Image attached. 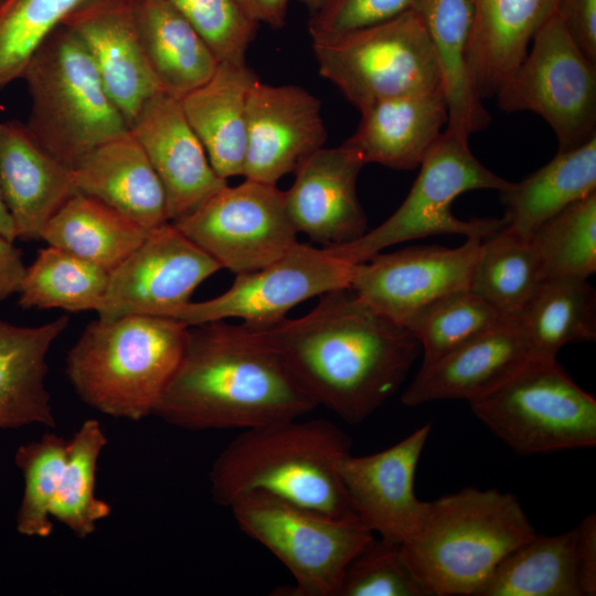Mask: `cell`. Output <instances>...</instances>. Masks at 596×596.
<instances>
[{
    "label": "cell",
    "instance_id": "cell-1",
    "mask_svg": "<svg viewBox=\"0 0 596 596\" xmlns=\"http://www.w3.org/2000/svg\"><path fill=\"white\" fill-rule=\"evenodd\" d=\"M255 329L317 406L352 425L365 421L401 387L422 352L409 330L376 311L350 286L321 295L300 318Z\"/></svg>",
    "mask_w": 596,
    "mask_h": 596
},
{
    "label": "cell",
    "instance_id": "cell-2",
    "mask_svg": "<svg viewBox=\"0 0 596 596\" xmlns=\"http://www.w3.org/2000/svg\"><path fill=\"white\" fill-rule=\"evenodd\" d=\"M317 404L253 327L190 326L181 361L152 415L187 430L248 429L299 418Z\"/></svg>",
    "mask_w": 596,
    "mask_h": 596
},
{
    "label": "cell",
    "instance_id": "cell-3",
    "mask_svg": "<svg viewBox=\"0 0 596 596\" xmlns=\"http://www.w3.org/2000/svg\"><path fill=\"white\" fill-rule=\"evenodd\" d=\"M351 440L326 419L275 422L244 429L210 471L214 501L230 508L264 492L337 519L356 517L338 472Z\"/></svg>",
    "mask_w": 596,
    "mask_h": 596
},
{
    "label": "cell",
    "instance_id": "cell-4",
    "mask_svg": "<svg viewBox=\"0 0 596 596\" xmlns=\"http://www.w3.org/2000/svg\"><path fill=\"white\" fill-rule=\"evenodd\" d=\"M534 534L513 494L470 487L428 502L401 550L427 596H476L501 560Z\"/></svg>",
    "mask_w": 596,
    "mask_h": 596
},
{
    "label": "cell",
    "instance_id": "cell-5",
    "mask_svg": "<svg viewBox=\"0 0 596 596\" xmlns=\"http://www.w3.org/2000/svg\"><path fill=\"white\" fill-rule=\"evenodd\" d=\"M189 326L164 316L130 315L88 323L66 356L78 397L105 415L140 421L174 374Z\"/></svg>",
    "mask_w": 596,
    "mask_h": 596
},
{
    "label": "cell",
    "instance_id": "cell-6",
    "mask_svg": "<svg viewBox=\"0 0 596 596\" xmlns=\"http://www.w3.org/2000/svg\"><path fill=\"white\" fill-rule=\"evenodd\" d=\"M22 79L30 96L26 128L68 167L130 129L85 46L63 24L34 53Z\"/></svg>",
    "mask_w": 596,
    "mask_h": 596
},
{
    "label": "cell",
    "instance_id": "cell-7",
    "mask_svg": "<svg viewBox=\"0 0 596 596\" xmlns=\"http://www.w3.org/2000/svg\"><path fill=\"white\" fill-rule=\"evenodd\" d=\"M412 189L397 210L358 240L327 248L351 264L365 262L382 249L439 234L487 238L507 225L502 219L460 220L451 204L472 190H504L510 181L487 169L471 152L468 140L444 130L422 160Z\"/></svg>",
    "mask_w": 596,
    "mask_h": 596
},
{
    "label": "cell",
    "instance_id": "cell-8",
    "mask_svg": "<svg viewBox=\"0 0 596 596\" xmlns=\"http://www.w3.org/2000/svg\"><path fill=\"white\" fill-rule=\"evenodd\" d=\"M470 406L479 421L520 455L596 444V401L556 359L531 358Z\"/></svg>",
    "mask_w": 596,
    "mask_h": 596
},
{
    "label": "cell",
    "instance_id": "cell-9",
    "mask_svg": "<svg viewBox=\"0 0 596 596\" xmlns=\"http://www.w3.org/2000/svg\"><path fill=\"white\" fill-rule=\"evenodd\" d=\"M312 50L320 75L359 110L389 97L444 91L435 50L413 9L379 24L313 39Z\"/></svg>",
    "mask_w": 596,
    "mask_h": 596
},
{
    "label": "cell",
    "instance_id": "cell-10",
    "mask_svg": "<svg viewBox=\"0 0 596 596\" xmlns=\"http://www.w3.org/2000/svg\"><path fill=\"white\" fill-rule=\"evenodd\" d=\"M230 509L241 530L291 573L287 595L338 596L348 564L374 539L358 517L332 518L264 492L242 496Z\"/></svg>",
    "mask_w": 596,
    "mask_h": 596
},
{
    "label": "cell",
    "instance_id": "cell-11",
    "mask_svg": "<svg viewBox=\"0 0 596 596\" xmlns=\"http://www.w3.org/2000/svg\"><path fill=\"white\" fill-rule=\"evenodd\" d=\"M504 111L529 110L553 129L558 151L596 135V63L555 12L536 31L526 56L496 95Z\"/></svg>",
    "mask_w": 596,
    "mask_h": 596
},
{
    "label": "cell",
    "instance_id": "cell-12",
    "mask_svg": "<svg viewBox=\"0 0 596 596\" xmlns=\"http://www.w3.org/2000/svg\"><path fill=\"white\" fill-rule=\"evenodd\" d=\"M173 224L235 274L278 259L297 243L298 234L287 213L285 191L251 179L226 184Z\"/></svg>",
    "mask_w": 596,
    "mask_h": 596
},
{
    "label": "cell",
    "instance_id": "cell-13",
    "mask_svg": "<svg viewBox=\"0 0 596 596\" xmlns=\"http://www.w3.org/2000/svg\"><path fill=\"white\" fill-rule=\"evenodd\" d=\"M354 264L327 248L296 243L273 263L236 274L222 295L200 302L190 301L168 317L187 326L238 318L254 328L272 326L300 302L334 289L349 287Z\"/></svg>",
    "mask_w": 596,
    "mask_h": 596
},
{
    "label": "cell",
    "instance_id": "cell-14",
    "mask_svg": "<svg viewBox=\"0 0 596 596\" xmlns=\"http://www.w3.org/2000/svg\"><path fill=\"white\" fill-rule=\"evenodd\" d=\"M221 265L173 223L153 228L147 238L109 272L106 292L96 310L111 321L130 315L168 317Z\"/></svg>",
    "mask_w": 596,
    "mask_h": 596
},
{
    "label": "cell",
    "instance_id": "cell-15",
    "mask_svg": "<svg viewBox=\"0 0 596 596\" xmlns=\"http://www.w3.org/2000/svg\"><path fill=\"white\" fill-rule=\"evenodd\" d=\"M482 238L456 248L413 246L354 264L350 287L372 308L406 328L428 304L469 288Z\"/></svg>",
    "mask_w": 596,
    "mask_h": 596
},
{
    "label": "cell",
    "instance_id": "cell-16",
    "mask_svg": "<svg viewBox=\"0 0 596 596\" xmlns=\"http://www.w3.org/2000/svg\"><path fill=\"white\" fill-rule=\"evenodd\" d=\"M429 433L425 424L382 451L338 461L353 512L381 539L403 544L422 524L428 502L416 497L414 481Z\"/></svg>",
    "mask_w": 596,
    "mask_h": 596
},
{
    "label": "cell",
    "instance_id": "cell-17",
    "mask_svg": "<svg viewBox=\"0 0 596 596\" xmlns=\"http://www.w3.org/2000/svg\"><path fill=\"white\" fill-rule=\"evenodd\" d=\"M247 143L243 177L276 184L323 147L321 103L297 85L253 83L246 107Z\"/></svg>",
    "mask_w": 596,
    "mask_h": 596
},
{
    "label": "cell",
    "instance_id": "cell-18",
    "mask_svg": "<svg viewBox=\"0 0 596 596\" xmlns=\"http://www.w3.org/2000/svg\"><path fill=\"white\" fill-rule=\"evenodd\" d=\"M130 131L162 184L170 223L192 213L227 184L212 168L180 99L156 93L131 123Z\"/></svg>",
    "mask_w": 596,
    "mask_h": 596
},
{
    "label": "cell",
    "instance_id": "cell-19",
    "mask_svg": "<svg viewBox=\"0 0 596 596\" xmlns=\"http://www.w3.org/2000/svg\"><path fill=\"white\" fill-rule=\"evenodd\" d=\"M365 164L348 142L320 148L294 171L285 191L286 209L297 233L323 247L353 242L366 230V216L356 195V180Z\"/></svg>",
    "mask_w": 596,
    "mask_h": 596
},
{
    "label": "cell",
    "instance_id": "cell-20",
    "mask_svg": "<svg viewBox=\"0 0 596 596\" xmlns=\"http://www.w3.org/2000/svg\"><path fill=\"white\" fill-rule=\"evenodd\" d=\"M531 351L514 316L421 368L403 392L405 406L441 400L472 403L487 395L528 360Z\"/></svg>",
    "mask_w": 596,
    "mask_h": 596
},
{
    "label": "cell",
    "instance_id": "cell-21",
    "mask_svg": "<svg viewBox=\"0 0 596 596\" xmlns=\"http://www.w3.org/2000/svg\"><path fill=\"white\" fill-rule=\"evenodd\" d=\"M63 25L85 46L130 128L146 102L160 92L139 40L132 0H98L74 12Z\"/></svg>",
    "mask_w": 596,
    "mask_h": 596
},
{
    "label": "cell",
    "instance_id": "cell-22",
    "mask_svg": "<svg viewBox=\"0 0 596 596\" xmlns=\"http://www.w3.org/2000/svg\"><path fill=\"white\" fill-rule=\"evenodd\" d=\"M77 193L72 167L46 151L24 123L0 121V194L15 238L42 240L51 219Z\"/></svg>",
    "mask_w": 596,
    "mask_h": 596
},
{
    "label": "cell",
    "instance_id": "cell-23",
    "mask_svg": "<svg viewBox=\"0 0 596 596\" xmlns=\"http://www.w3.org/2000/svg\"><path fill=\"white\" fill-rule=\"evenodd\" d=\"M72 171L78 193L150 230L170 223L162 184L130 129L86 152Z\"/></svg>",
    "mask_w": 596,
    "mask_h": 596
},
{
    "label": "cell",
    "instance_id": "cell-24",
    "mask_svg": "<svg viewBox=\"0 0 596 596\" xmlns=\"http://www.w3.org/2000/svg\"><path fill=\"white\" fill-rule=\"evenodd\" d=\"M360 111L358 129L345 142L365 163L403 170L419 167L448 120L444 91L389 97Z\"/></svg>",
    "mask_w": 596,
    "mask_h": 596
},
{
    "label": "cell",
    "instance_id": "cell-25",
    "mask_svg": "<svg viewBox=\"0 0 596 596\" xmlns=\"http://www.w3.org/2000/svg\"><path fill=\"white\" fill-rule=\"evenodd\" d=\"M558 0H470L468 66L481 99L497 95L522 63Z\"/></svg>",
    "mask_w": 596,
    "mask_h": 596
},
{
    "label": "cell",
    "instance_id": "cell-26",
    "mask_svg": "<svg viewBox=\"0 0 596 596\" xmlns=\"http://www.w3.org/2000/svg\"><path fill=\"white\" fill-rule=\"evenodd\" d=\"M256 79L246 63L220 62L207 82L180 99L212 168L225 180L244 172L247 97Z\"/></svg>",
    "mask_w": 596,
    "mask_h": 596
},
{
    "label": "cell",
    "instance_id": "cell-27",
    "mask_svg": "<svg viewBox=\"0 0 596 596\" xmlns=\"http://www.w3.org/2000/svg\"><path fill=\"white\" fill-rule=\"evenodd\" d=\"M67 326L66 316L35 327L0 320V429L56 427L45 386L46 356Z\"/></svg>",
    "mask_w": 596,
    "mask_h": 596
},
{
    "label": "cell",
    "instance_id": "cell-28",
    "mask_svg": "<svg viewBox=\"0 0 596 596\" xmlns=\"http://www.w3.org/2000/svg\"><path fill=\"white\" fill-rule=\"evenodd\" d=\"M139 40L160 91L181 99L207 82L220 61L167 0H132Z\"/></svg>",
    "mask_w": 596,
    "mask_h": 596
},
{
    "label": "cell",
    "instance_id": "cell-29",
    "mask_svg": "<svg viewBox=\"0 0 596 596\" xmlns=\"http://www.w3.org/2000/svg\"><path fill=\"white\" fill-rule=\"evenodd\" d=\"M413 10L427 31L439 64L448 111L446 130L468 140L491 119L468 66L470 0H416Z\"/></svg>",
    "mask_w": 596,
    "mask_h": 596
},
{
    "label": "cell",
    "instance_id": "cell-30",
    "mask_svg": "<svg viewBox=\"0 0 596 596\" xmlns=\"http://www.w3.org/2000/svg\"><path fill=\"white\" fill-rule=\"evenodd\" d=\"M596 193V135L583 145L557 151L545 166L500 191L505 230L531 240L549 219Z\"/></svg>",
    "mask_w": 596,
    "mask_h": 596
},
{
    "label": "cell",
    "instance_id": "cell-31",
    "mask_svg": "<svg viewBox=\"0 0 596 596\" xmlns=\"http://www.w3.org/2000/svg\"><path fill=\"white\" fill-rule=\"evenodd\" d=\"M152 230L94 198L77 193L51 219L42 240L111 272Z\"/></svg>",
    "mask_w": 596,
    "mask_h": 596
},
{
    "label": "cell",
    "instance_id": "cell-32",
    "mask_svg": "<svg viewBox=\"0 0 596 596\" xmlns=\"http://www.w3.org/2000/svg\"><path fill=\"white\" fill-rule=\"evenodd\" d=\"M514 317L531 358L555 360L565 344L596 339V294L587 280L545 279Z\"/></svg>",
    "mask_w": 596,
    "mask_h": 596
},
{
    "label": "cell",
    "instance_id": "cell-33",
    "mask_svg": "<svg viewBox=\"0 0 596 596\" xmlns=\"http://www.w3.org/2000/svg\"><path fill=\"white\" fill-rule=\"evenodd\" d=\"M576 544V528L535 533L501 560L476 596H583Z\"/></svg>",
    "mask_w": 596,
    "mask_h": 596
},
{
    "label": "cell",
    "instance_id": "cell-34",
    "mask_svg": "<svg viewBox=\"0 0 596 596\" xmlns=\"http://www.w3.org/2000/svg\"><path fill=\"white\" fill-rule=\"evenodd\" d=\"M543 280L531 240L503 227L481 242L469 289L503 316H515Z\"/></svg>",
    "mask_w": 596,
    "mask_h": 596
},
{
    "label": "cell",
    "instance_id": "cell-35",
    "mask_svg": "<svg viewBox=\"0 0 596 596\" xmlns=\"http://www.w3.org/2000/svg\"><path fill=\"white\" fill-rule=\"evenodd\" d=\"M109 272L67 251L49 245L26 267L19 288L24 308H60L71 312L97 310Z\"/></svg>",
    "mask_w": 596,
    "mask_h": 596
},
{
    "label": "cell",
    "instance_id": "cell-36",
    "mask_svg": "<svg viewBox=\"0 0 596 596\" xmlns=\"http://www.w3.org/2000/svg\"><path fill=\"white\" fill-rule=\"evenodd\" d=\"M100 423L85 421L68 439L66 461L51 505V517L78 539L93 534L97 523L111 513L110 505L96 497V470L107 445Z\"/></svg>",
    "mask_w": 596,
    "mask_h": 596
},
{
    "label": "cell",
    "instance_id": "cell-37",
    "mask_svg": "<svg viewBox=\"0 0 596 596\" xmlns=\"http://www.w3.org/2000/svg\"><path fill=\"white\" fill-rule=\"evenodd\" d=\"M544 280L583 279L596 270V193L568 205L532 235Z\"/></svg>",
    "mask_w": 596,
    "mask_h": 596
},
{
    "label": "cell",
    "instance_id": "cell-38",
    "mask_svg": "<svg viewBox=\"0 0 596 596\" xmlns=\"http://www.w3.org/2000/svg\"><path fill=\"white\" fill-rule=\"evenodd\" d=\"M507 317L469 288L446 294L424 307L406 326L423 353L421 368L493 328Z\"/></svg>",
    "mask_w": 596,
    "mask_h": 596
},
{
    "label": "cell",
    "instance_id": "cell-39",
    "mask_svg": "<svg viewBox=\"0 0 596 596\" xmlns=\"http://www.w3.org/2000/svg\"><path fill=\"white\" fill-rule=\"evenodd\" d=\"M98 0H4L0 6V91L22 75L43 42Z\"/></svg>",
    "mask_w": 596,
    "mask_h": 596
},
{
    "label": "cell",
    "instance_id": "cell-40",
    "mask_svg": "<svg viewBox=\"0 0 596 596\" xmlns=\"http://www.w3.org/2000/svg\"><path fill=\"white\" fill-rule=\"evenodd\" d=\"M68 439L46 433L21 445L14 455L24 488L17 513V531L28 538L46 539L53 532L51 505L66 461Z\"/></svg>",
    "mask_w": 596,
    "mask_h": 596
},
{
    "label": "cell",
    "instance_id": "cell-41",
    "mask_svg": "<svg viewBox=\"0 0 596 596\" xmlns=\"http://www.w3.org/2000/svg\"><path fill=\"white\" fill-rule=\"evenodd\" d=\"M338 596H427L406 565L401 544L373 539L348 564Z\"/></svg>",
    "mask_w": 596,
    "mask_h": 596
},
{
    "label": "cell",
    "instance_id": "cell-42",
    "mask_svg": "<svg viewBox=\"0 0 596 596\" xmlns=\"http://www.w3.org/2000/svg\"><path fill=\"white\" fill-rule=\"evenodd\" d=\"M209 44L220 62L246 63L258 24L233 0H167Z\"/></svg>",
    "mask_w": 596,
    "mask_h": 596
},
{
    "label": "cell",
    "instance_id": "cell-43",
    "mask_svg": "<svg viewBox=\"0 0 596 596\" xmlns=\"http://www.w3.org/2000/svg\"><path fill=\"white\" fill-rule=\"evenodd\" d=\"M416 0H324L308 22L313 39L379 24L413 9Z\"/></svg>",
    "mask_w": 596,
    "mask_h": 596
},
{
    "label": "cell",
    "instance_id": "cell-44",
    "mask_svg": "<svg viewBox=\"0 0 596 596\" xmlns=\"http://www.w3.org/2000/svg\"><path fill=\"white\" fill-rule=\"evenodd\" d=\"M555 12L582 52L596 63V0H558Z\"/></svg>",
    "mask_w": 596,
    "mask_h": 596
},
{
    "label": "cell",
    "instance_id": "cell-45",
    "mask_svg": "<svg viewBox=\"0 0 596 596\" xmlns=\"http://www.w3.org/2000/svg\"><path fill=\"white\" fill-rule=\"evenodd\" d=\"M577 529L576 557L583 596L596 594V514H587Z\"/></svg>",
    "mask_w": 596,
    "mask_h": 596
},
{
    "label": "cell",
    "instance_id": "cell-46",
    "mask_svg": "<svg viewBox=\"0 0 596 596\" xmlns=\"http://www.w3.org/2000/svg\"><path fill=\"white\" fill-rule=\"evenodd\" d=\"M25 269L21 251L0 234V300L19 291Z\"/></svg>",
    "mask_w": 596,
    "mask_h": 596
},
{
    "label": "cell",
    "instance_id": "cell-47",
    "mask_svg": "<svg viewBox=\"0 0 596 596\" xmlns=\"http://www.w3.org/2000/svg\"><path fill=\"white\" fill-rule=\"evenodd\" d=\"M252 22L264 23L273 29L285 25L290 0H233Z\"/></svg>",
    "mask_w": 596,
    "mask_h": 596
},
{
    "label": "cell",
    "instance_id": "cell-48",
    "mask_svg": "<svg viewBox=\"0 0 596 596\" xmlns=\"http://www.w3.org/2000/svg\"><path fill=\"white\" fill-rule=\"evenodd\" d=\"M0 234L7 240L14 242L15 234L12 220L0 194Z\"/></svg>",
    "mask_w": 596,
    "mask_h": 596
},
{
    "label": "cell",
    "instance_id": "cell-49",
    "mask_svg": "<svg viewBox=\"0 0 596 596\" xmlns=\"http://www.w3.org/2000/svg\"><path fill=\"white\" fill-rule=\"evenodd\" d=\"M304 6H306L311 13L317 11L324 0H299Z\"/></svg>",
    "mask_w": 596,
    "mask_h": 596
},
{
    "label": "cell",
    "instance_id": "cell-50",
    "mask_svg": "<svg viewBox=\"0 0 596 596\" xmlns=\"http://www.w3.org/2000/svg\"><path fill=\"white\" fill-rule=\"evenodd\" d=\"M4 0H0V6L3 3Z\"/></svg>",
    "mask_w": 596,
    "mask_h": 596
}]
</instances>
